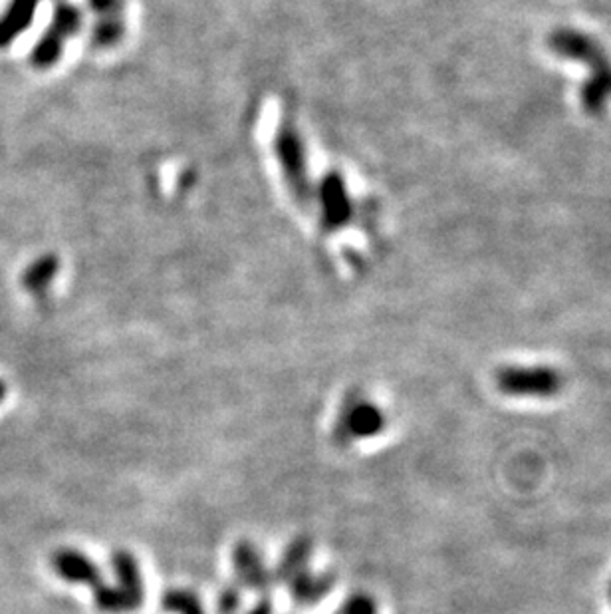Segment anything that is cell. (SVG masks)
Segmentation results:
<instances>
[{
	"instance_id": "6da1fadb",
	"label": "cell",
	"mask_w": 611,
	"mask_h": 614,
	"mask_svg": "<svg viewBox=\"0 0 611 614\" xmlns=\"http://www.w3.org/2000/svg\"><path fill=\"white\" fill-rule=\"evenodd\" d=\"M384 426L385 416L382 414V409L353 392L348 394L342 404L336 428H333V441L342 448H348L355 439L379 434Z\"/></svg>"
},
{
	"instance_id": "9c48e42d",
	"label": "cell",
	"mask_w": 611,
	"mask_h": 614,
	"mask_svg": "<svg viewBox=\"0 0 611 614\" xmlns=\"http://www.w3.org/2000/svg\"><path fill=\"white\" fill-rule=\"evenodd\" d=\"M500 382L506 392L550 394L556 390V378L544 370L542 372H506Z\"/></svg>"
},
{
	"instance_id": "4fadbf2b",
	"label": "cell",
	"mask_w": 611,
	"mask_h": 614,
	"mask_svg": "<svg viewBox=\"0 0 611 614\" xmlns=\"http://www.w3.org/2000/svg\"><path fill=\"white\" fill-rule=\"evenodd\" d=\"M242 607L240 585H228L218 597V614H237Z\"/></svg>"
},
{
	"instance_id": "8fae6325",
	"label": "cell",
	"mask_w": 611,
	"mask_h": 614,
	"mask_svg": "<svg viewBox=\"0 0 611 614\" xmlns=\"http://www.w3.org/2000/svg\"><path fill=\"white\" fill-rule=\"evenodd\" d=\"M94 600H96L98 610L106 612V614H121V612L130 610L128 600H125L123 593L115 585H106V583L100 585L94 590Z\"/></svg>"
},
{
	"instance_id": "7a4b0ae2",
	"label": "cell",
	"mask_w": 611,
	"mask_h": 614,
	"mask_svg": "<svg viewBox=\"0 0 611 614\" xmlns=\"http://www.w3.org/2000/svg\"><path fill=\"white\" fill-rule=\"evenodd\" d=\"M79 25V13L70 5H60L56 8L52 25L38 40L32 52V64L37 68H48L56 62L62 52V44L74 34Z\"/></svg>"
},
{
	"instance_id": "9a60e30c",
	"label": "cell",
	"mask_w": 611,
	"mask_h": 614,
	"mask_svg": "<svg viewBox=\"0 0 611 614\" xmlns=\"http://www.w3.org/2000/svg\"><path fill=\"white\" fill-rule=\"evenodd\" d=\"M247 614H272V602L264 597L260 602H257V607L248 610Z\"/></svg>"
},
{
	"instance_id": "3957f363",
	"label": "cell",
	"mask_w": 611,
	"mask_h": 614,
	"mask_svg": "<svg viewBox=\"0 0 611 614\" xmlns=\"http://www.w3.org/2000/svg\"><path fill=\"white\" fill-rule=\"evenodd\" d=\"M233 563L240 587L258 590L262 595H267L272 588L274 575L264 565L260 551L252 543L242 541L237 545L233 553Z\"/></svg>"
},
{
	"instance_id": "8992f818",
	"label": "cell",
	"mask_w": 611,
	"mask_h": 614,
	"mask_svg": "<svg viewBox=\"0 0 611 614\" xmlns=\"http://www.w3.org/2000/svg\"><path fill=\"white\" fill-rule=\"evenodd\" d=\"M38 3L40 0H10L0 15V48L10 47L30 26Z\"/></svg>"
},
{
	"instance_id": "5b68a950",
	"label": "cell",
	"mask_w": 611,
	"mask_h": 614,
	"mask_svg": "<svg viewBox=\"0 0 611 614\" xmlns=\"http://www.w3.org/2000/svg\"><path fill=\"white\" fill-rule=\"evenodd\" d=\"M111 568L115 575V587L121 590L125 600H128L130 610L140 609L145 598V587L135 556L128 551H115L111 555Z\"/></svg>"
},
{
	"instance_id": "ba28073f",
	"label": "cell",
	"mask_w": 611,
	"mask_h": 614,
	"mask_svg": "<svg viewBox=\"0 0 611 614\" xmlns=\"http://www.w3.org/2000/svg\"><path fill=\"white\" fill-rule=\"evenodd\" d=\"M310 556H312V541H310L308 537L294 539L290 545H288V549L284 551L279 566H276L274 581L290 583L294 577L306 571Z\"/></svg>"
},
{
	"instance_id": "52a82bcc",
	"label": "cell",
	"mask_w": 611,
	"mask_h": 614,
	"mask_svg": "<svg viewBox=\"0 0 611 614\" xmlns=\"http://www.w3.org/2000/svg\"><path fill=\"white\" fill-rule=\"evenodd\" d=\"M288 585H290V595L296 600V605L314 607L332 590L333 577L330 573L312 575L306 568L304 573L294 577Z\"/></svg>"
},
{
	"instance_id": "7c38bea8",
	"label": "cell",
	"mask_w": 611,
	"mask_h": 614,
	"mask_svg": "<svg viewBox=\"0 0 611 614\" xmlns=\"http://www.w3.org/2000/svg\"><path fill=\"white\" fill-rule=\"evenodd\" d=\"M163 609L175 614H205L201 600L189 590H169L163 598Z\"/></svg>"
},
{
	"instance_id": "2e32d148",
	"label": "cell",
	"mask_w": 611,
	"mask_h": 614,
	"mask_svg": "<svg viewBox=\"0 0 611 614\" xmlns=\"http://www.w3.org/2000/svg\"><path fill=\"white\" fill-rule=\"evenodd\" d=\"M5 394H6V388H5V384H3V382H0V400H3V397H5Z\"/></svg>"
},
{
	"instance_id": "30bf717a",
	"label": "cell",
	"mask_w": 611,
	"mask_h": 614,
	"mask_svg": "<svg viewBox=\"0 0 611 614\" xmlns=\"http://www.w3.org/2000/svg\"><path fill=\"white\" fill-rule=\"evenodd\" d=\"M56 275V260L52 257H42L38 259L37 263L30 265L28 270L25 272V287L34 292V294H40L42 291L48 289L50 281Z\"/></svg>"
},
{
	"instance_id": "5bb4252c",
	"label": "cell",
	"mask_w": 611,
	"mask_h": 614,
	"mask_svg": "<svg viewBox=\"0 0 611 614\" xmlns=\"http://www.w3.org/2000/svg\"><path fill=\"white\" fill-rule=\"evenodd\" d=\"M336 614H375V602L367 595H353Z\"/></svg>"
},
{
	"instance_id": "277c9868",
	"label": "cell",
	"mask_w": 611,
	"mask_h": 614,
	"mask_svg": "<svg viewBox=\"0 0 611 614\" xmlns=\"http://www.w3.org/2000/svg\"><path fill=\"white\" fill-rule=\"evenodd\" d=\"M52 565L58 577L64 581L74 585H88L91 590H96L103 585L101 571L90 559L88 555L74 551V549H60L52 556Z\"/></svg>"
}]
</instances>
